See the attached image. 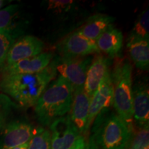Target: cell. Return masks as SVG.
Instances as JSON below:
<instances>
[{
    "instance_id": "cell-1",
    "label": "cell",
    "mask_w": 149,
    "mask_h": 149,
    "mask_svg": "<svg viewBox=\"0 0 149 149\" xmlns=\"http://www.w3.org/2000/svg\"><path fill=\"white\" fill-rule=\"evenodd\" d=\"M55 60L42 71L32 74L3 73L0 90L24 107H35L37 100L57 75Z\"/></svg>"
},
{
    "instance_id": "cell-2",
    "label": "cell",
    "mask_w": 149,
    "mask_h": 149,
    "mask_svg": "<svg viewBox=\"0 0 149 149\" xmlns=\"http://www.w3.org/2000/svg\"><path fill=\"white\" fill-rule=\"evenodd\" d=\"M133 130L111 109L100 113L91 126L92 139L97 149H128Z\"/></svg>"
},
{
    "instance_id": "cell-3",
    "label": "cell",
    "mask_w": 149,
    "mask_h": 149,
    "mask_svg": "<svg viewBox=\"0 0 149 149\" xmlns=\"http://www.w3.org/2000/svg\"><path fill=\"white\" fill-rule=\"evenodd\" d=\"M72 102V88L64 77L59 76L50 83L35 105L37 120L43 126L69 113Z\"/></svg>"
},
{
    "instance_id": "cell-4",
    "label": "cell",
    "mask_w": 149,
    "mask_h": 149,
    "mask_svg": "<svg viewBox=\"0 0 149 149\" xmlns=\"http://www.w3.org/2000/svg\"><path fill=\"white\" fill-rule=\"evenodd\" d=\"M113 84V106L122 120L133 130L132 66L128 60H120L111 73Z\"/></svg>"
},
{
    "instance_id": "cell-5",
    "label": "cell",
    "mask_w": 149,
    "mask_h": 149,
    "mask_svg": "<svg viewBox=\"0 0 149 149\" xmlns=\"http://www.w3.org/2000/svg\"><path fill=\"white\" fill-rule=\"evenodd\" d=\"M93 59L92 57L55 58L56 70L70 84L72 91L82 89Z\"/></svg>"
},
{
    "instance_id": "cell-6",
    "label": "cell",
    "mask_w": 149,
    "mask_h": 149,
    "mask_svg": "<svg viewBox=\"0 0 149 149\" xmlns=\"http://www.w3.org/2000/svg\"><path fill=\"white\" fill-rule=\"evenodd\" d=\"M31 123L24 120H15L3 128L0 135V149H13L29 142L36 133Z\"/></svg>"
},
{
    "instance_id": "cell-7",
    "label": "cell",
    "mask_w": 149,
    "mask_h": 149,
    "mask_svg": "<svg viewBox=\"0 0 149 149\" xmlns=\"http://www.w3.org/2000/svg\"><path fill=\"white\" fill-rule=\"evenodd\" d=\"M49 126L51 135V149H70L80 135L69 115L59 117Z\"/></svg>"
},
{
    "instance_id": "cell-8",
    "label": "cell",
    "mask_w": 149,
    "mask_h": 149,
    "mask_svg": "<svg viewBox=\"0 0 149 149\" xmlns=\"http://www.w3.org/2000/svg\"><path fill=\"white\" fill-rule=\"evenodd\" d=\"M113 106V84L110 71L99 86L98 88L91 97L88 116L86 127V135L90 130L96 117L104 110L111 109Z\"/></svg>"
},
{
    "instance_id": "cell-9",
    "label": "cell",
    "mask_w": 149,
    "mask_h": 149,
    "mask_svg": "<svg viewBox=\"0 0 149 149\" xmlns=\"http://www.w3.org/2000/svg\"><path fill=\"white\" fill-rule=\"evenodd\" d=\"M57 50L63 57H86L93 53H100L95 42L77 31L68 35L59 42Z\"/></svg>"
},
{
    "instance_id": "cell-10",
    "label": "cell",
    "mask_w": 149,
    "mask_h": 149,
    "mask_svg": "<svg viewBox=\"0 0 149 149\" xmlns=\"http://www.w3.org/2000/svg\"><path fill=\"white\" fill-rule=\"evenodd\" d=\"M44 43L34 36L20 37L11 46L4 66H10L23 59L31 58L42 53Z\"/></svg>"
},
{
    "instance_id": "cell-11",
    "label": "cell",
    "mask_w": 149,
    "mask_h": 149,
    "mask_svg": "<svg viewBox=\"0 0 149 149\" xmlns=\"http://www.w3.org/2000/svg\"><path fill=\"white\" fill-rule=\"evenodd\" d=\"M91 97L82 89L72 91V102L69 117L80 135H86L87 120L88 116Z\"/></svg>"
},
{
    "instance_id": "cell-12",
    "label": "cell",
    "mask_w": 149,
    "mask_h": 149,
    "mask_svg": "<svg viewBox=\"0 0 149 149\" xmlns=\"http://www.w3.org/2000/svg\"><path fill=\"white\" fill-rule=\"evenodd\" d=\"M133 120L139 128L148 126L149 95L148 86L139 83L133 87Z\"/></svg>"
},
{
    "instance_id": "cell-13",
    "label": "cell",
    "mask_w": 149,
    "mask_h": 149,
    "mask_svg": "<svg viewBox=\"0 0 149 149\" xmlns=\"http://www.w3.org/2000/svg\"><path fill=\"white\" fill-rule=\"evenodd\" d=\"M109 59L102 55L93 59L86 72L84 90L91 97L109 70Z\"/></svg>"
},
{
    "instance_id": "cell-14",
    "label": "cell",
    "mask_w": 149,
    "mask_h": 149,
    "mask_svg": "<svg viewBox=\"0 0 149 149\" xmlns=\"http://www.w3.org/2000/svg\"><path fill=\"white\" fill-rule=\"evenodd\" d=\"M53 59L51 53H43L31 58L23 59L10 66H3V73L32 74L44 70Z\"/></svg>"
},
{
    "instance_id": "cell-15",
    "label": "cell",
    "mask_w": 149,
    "mask_h": 149,
    "mask_svg": "<svg viewBox=\"0 0 149 149\" xmlns=\"http://www.w3.org/2000/svg\"><path fill=\"white\" fill-rule=\"evenodd\" d=\"M99 51L111 57L120 54L123 46V34L120 30L111 24L102 34L95 41Z\"/></svg>"
},
{
    "instance_id": "cell-16",
    "label": "cell",
    "mask_w": 149,
    "mask_h": 149,
    "mask_svg": "<svg viewBox=\"0 0 149 149\" xmlns=\"http://www.w3.org/2000/svg\"><path fill=\"white\" fill-rule=\"evenodd\" d=\"M130 59L137 68L147 70L149 66L148 40L128 36L126 44Z\"/></svg>"
},
{
    "instance_id": "cell-17",
    "label": "cell",
    "mask_w": 149,
    "mask_h": 149,
    "mask_svg": "<svg viewBox=\"0 0 149 149\" xmlns=\"http://www.w3.org/2000/svg\"><path fill=\"white\" fill-rule=\"evenodd\" d=\"M114 20V17L107 15H94L77 31L84 37L95 42L111 25Z\"/></svg>"
},
{
    "instance_id": "cell-18",
    "label": "cell",
    "mask_w": 149,
    "mask_h": 149,
    "mask_svg": "<svg viewBox=\"0 0 149 149\" xmlns=\"http://www.w3.org/2000/svg\"><path fill=\"white\" fill-rule=\"evenodd\" d=\"M17 34L11 28L0 31V68L4 66L7 55L16 41Z\"/></svg>"
},
{
    "instance_id": "cell-19",
    "label": "cell",
    "mask_w": 149,
    "mask_h": 149,
    "mask_svg": "<svg viewBox=\"0 0 149 149\" xmlns=\"http://www.w3.org/2000/svg\"><path fill=\"white\" fill-rule=\"evenodd\" d=\"M51 135L49 130L37 128L36 133L29 142L28 149H51Z\"/></svg>"
},
{
    "instance_id": "cell-20",
    "label": "cell",
    "mask_w": 149,
    "mask_h": 149,
    "mask_svg": "<svg viewBox=\"0 0 149 149\" xmlns=\"http://www.w3.org/2000/svg\"><path fill=\"white\" fill-rule=\"evenodd\" d=\"M129 37L148 40L149 39V12L148 9L143 11L136 21Z\"/></svg>"
},
{
    "instance_id": "cell-21",
    "label": "cell",
    "mask_w": 149,
    "mask_h": 149,
    "mask_svg": "<svg viewBox=\"0 0 149 149\" xmlns=\"http://www.w3.org/2000/svg\"><path fill=\"white\" fill-rule=\"evenodd\" d=\"M19 8V4H10L0 10V31L10 28L13 19Z\"/></svg>"
},
{
    "instance_id": "cell-22",
    "label": "cell",
    "mask_w": 149,
    "mask_h": 149,
    "mask_svg": "<svg viewBox=\"0 0 149 149\" xmlns=\"http://www.w3.org/2000/svg\"><path fill=\"white\" fill-rule=\"evenodd\" d=\"M149 144L148 126L139 128L130 144V149H145Z\"/></svg>"
},
{
    "instance_id": "cell-23",
    "label": "cell",
    "mask_w": 149,
    "mask_h": 149,
    "mask_svg": "<svg viewBox=\"0 0 149 149\" xmlns=\"http://www.w3.org/2000/svg\"><path fill=\"white\" fill-rule=\"evenodd\" d=\"M70 149H97V148L90 137L86 139L84 136L80 135Z\"/></svg>"
},
{
    "instance_id": "cell-24",
    "label": "cell",
    "mask_w": 149,
    "mask_h": 149,
    "mask_svg": "<svg viewBox=\"0 0 149 149\" xmlns=\"http://www.w3.org/2000/svg\"><path fill=\"white\" fill-rule=\"evenodd\" d=\"M28 146H29V142L26 143V144L22 145V146L15 147V148L13 149H28Z\"/></svg>"
},
{
    "instance_id": "cell-25",
    "label": "cell",
    "mask_w": 149,
    "mask_h": 149,
    "mask_svg": "<svg viewBox=\"0 0 149 149\" xmlns=\"http://www.w3.org/2000/svg\"><path fill=\"white\" fill-rule=\"evenodd\" d=\"M3 1H1V0H0V8H1V7H2V6L3 5Z\"/></svg>"
},
{
    "instance_id": "cell-26",
    "label": "cell",
    "mask_w": 149,
    "mask_h": 149,
    "mask_svg": "<svg viewBox=\"0 0 149 149\" xmlns=\"http://www.w3.org/2000/svg\"><path fill=\"white\" fill-rule=\"evenodd\" d=\"M145 149H149V147H147V148H146Z\"/></svg>"
}]
</instances>
